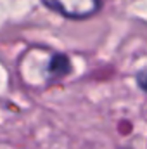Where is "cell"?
<instances>
[{"label":"cell","mask_w":147,"mask_h":149,"mask_svg":"<svg viewBox=\"0 0 147 149\" xmlns=\"http://www.w3.org/2000/svg\"><path fill=\"white\" fill-rule=\"evenodd\" d=\"M137 83L140 85L142 90H146L147 92V70H142L140 73L137 74Z\"/></svg>","instance_id":"3"},{"label":"cell","mask_w":147,"mask_h":149,"mask_svg":"<svg viewBox=\"0 0 147 149\" xmlns=\"http://www.w3.org/2000/svg\"><path fill=\"white\" fill-rule=\"evenodd\" d=\"M69 71H71V63L64 54H50L42 74L47 83H52V81L61 80L66 74H69Z\"/></svg>","instance_id":"2"},{"label":"cell","mask_w":147,"mask_h":149,"mask_svg":"<svg viewBox=\"0 0 147 149\" xmlns=\"http://www.w3.org/2000/svg\"><path fill=\"white\" fill-rule=\"evenodd\" d=\"M42 2L50 10H55L61 16L69 17V19L90 17L101 7L99 0H42Z\"/></svg>","instance_id":"1"}]
</instances>
